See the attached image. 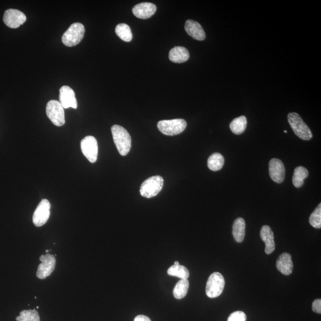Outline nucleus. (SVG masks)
<instances>
[{"mask_svg":"<svg viewBox=\"0 0 321 321\" xmlns=\"http://www.w3.org/2000/svg\"><path fill=\"white\" fill-rule=\"evenodd\" d=\"M111 132L118 152L122 156L127 155L131 151L132 146L130 134L124 127L118 125H113Z\"/></svg>","mask_w":321,"mask_h":321,"instance_id":"obj_1","label":"nucleus"},{"mask_svg":"<svg viewBox=\"0 0 321 321\" xmlns=\"http://www.w3.org/2000/svg\"><path fill=\"white\" fill-rule=\"evenodd\" d=\"M288 121L295 134L304 141H309L313 137L312 133L302 117L295 112L288 114Z\"/></svg>","mask_w":321,"mask_h":321,"instance_id":"obj_2","label":"nucleus"},{"mask_svg":"<svg viewBox=\"0 0 321 321\" xmlns=\"http://www.w3.org/2000/svg\"><path fill=\"white\" fill-rule=\"evenodd\" d=\"M85 33V27L82 23H73L62 36V43L69 47L76 46L82 41Z\"/></svg>","mask_w":321,"mask_h":321,"instance_id":"obj_3","label":"nucleus"},{"mask_svg":"<svg viewBox=\"0 0 321 321\" xmlns=\"http://www.w3.org/2000/svg\"><path fill=\"white\" fill-rule=\"evenodd\" d=\"M164 185V179L162 176H155L148 178L141 186L140 193L143 197L151 198L156 196Z\"/></svg>","mask_w":321,"mask_h":321,"instance_id":"obj_4","label":"nucleus"},{"mask_svg":"<svg viewBox=\"0 0 321 321\" xmlns=\"http://www.w3.org/2000/svg\"><path fill=\"white\" fill-rule=\"evenodd\" d=\"M186 126V121L181 118L159 121L157 124L158 130L167 136L179 135L185 130Z\"/></svg>","mask_w":321,"mask_h":321,"instance_id":"obj_5","label":"nucleus"},{"mask_svg":"<svg viewBox=\"0 0 321 321\" xmlns=\"http://www.w3.org/2000/svg\"><path fill=\"white\" fill-rule=\"evenodd\" d=\"M225 280L221 273L215 272L209 276L207 286H206V294L208 297L215 298L221 295L224 291Z\"/></svg>","mask_w":321,"mask_h":321,"instance_id":"obj_6","label":"nucleus"},{"mask_svg":"<svg viewBox=\"0 0 321 321\" xmlns=\"http://www.w3.org/2000/svg\"><path fill=\"white\" fill-rule=\"evenodd\" d=\"M46 113L49 119L56 126L60 127L65 124V110L59 101H49L47 104Z\"/></svg>","mask_w":321,"mask_h":321,"instance_id":"obj_7","label":"nucleus"},{"mask_svg":"<svg viewBox=\"0 0 321 321\" xmlns=\"http://www.w3.org/2000/svg\"><path fill=\"white\" fill-rule=\"evenodd\" d=\"M83 154L91 163H95L99 154V146L95 138L92 136H87L80 143Z\"/></svg>","mask_w":321,"mask_h":321,"instance_id":"obj_8","label":"nucleus"},{"mask_svg":"<svg viewBox=\"0 0 321 321\" xmlns=\"http://www.w3.org/2000/svg\"><path fill=\"white\" fill-rule=\"evenodd\" d=\"M41 263L38 266L37 277L41 280L46 278L52 274L55 268L56 260L52 254H43L40 258Z\"/></svg>","mask_w":321,"mask_h":321,"instance_id":"obj_9","label":"nucleus"},{"mask_svg":"<svg viewBox=\"0 0 321 321\" xmlns=\"http://www.w3.org/2000/svg\"><path fill=\"white\" fill-rule=\"evenodd\" d=\"M50 202L47 200H43L38 205L33 215V222L35 226L39 228L47 222L50 216Z\"/></svg>","mask_w":321,"mask_h":321,"instance_id":"obj_10","label":"nucleus"},{"mask_svg":"<svg viewBox=\"0 0 321 321\" xmlns=\"http://www.w3.org/2000/svg\"><path fill=\"white\" fill-rule=\"evenodd\" d=\"M3 21L7 26L16 29L26 22V16L18 10L9 9L5 13Z\"/></svg>","mask_w":321,"mask_h":321,"instance_id":"obj_11","label":"nucleus"},{"mask_svg":"<svg viewBox=\"0 0 321 321\" xmlns=\"http://www.w3.org/2000/svg\"><path fill=\"white\" fill-rule=\"evenodd\" d=\"M59 100L63 109H68L73 108L76 109L78 107V102L75 97V93L71 87L68 86H62L60 89Z\"/></svg>","mask_w":321,"mask_h":321,"instance_id":"obj_12","label":"nucleus"},{"mask_svg":"<svg viewBox=\"0 0 321 321\" xmlns=\"http://www.w3.org/2000/svg\"><path fill=\"white\" fill-rule=\"evenodd\" d=\"M269 173L271 179L275 183L283 182L285 174L283 163L277 158L272 159L269 164Z\"/></svg>","mask_w":321,"mask_h":321,"instance_id":"obj_13","label":"nucleus"},{"mask_svg":"<svg viewBox=\"0 0 321 321\" xmlns=\"http://www.w3.org/2000/svg\"><path fill=\"white\" fill-rule=\"evenodd\" d=\"M156 11V7L151 3H142L133 8L134 15L138 18L147 19L152 17Z\"/></svg>","mask_w":321,"mask_h":321,"instance_id":"obj_14","label":"nucleus"},{"mask_svg":"<svg viewBox=\"0 0 321 321\" xmlns=\"http://www.w3.org/2000/svg\"><path fill=\"white\" fill-rule=\"evenodd\" d=\"M260 236L265 244V253L267 254L273 253L275 249V243L274 233L270 227L264 226L261 230Z\"/></svg>","mask_w":321,"mask_h":321,"instance_id":"obj_15","label":"nucleus"},{"mask_svg":"<svg viewBox=\"0 0 321 321\" xmlns=\"http://www.w3.org/2000/svg\"><path fill=\"white\" fill-rule=\"evenodd\" d=\"M185 30L189 36L198 41H204L206 38L205 31L196 21L187 20L185 23Z\"/></svg>","mask_w":321,"mask_h":321,"instance_id":"obj_16","label":"nucleus"},{"mask_svg":"<svg viewBox=\"0 0 321 321\" xmlns=\"http://www.w3.org/2000/svg\"><path fill=\"white\" fill-rule=\"evenodd\" d=\"M277 270L282 274L289 275L292 273L293 264L291 254L283 253L278 258L276 263Z\"/></svg>","mask_w":321,"mask_h":321,"instance_id":"obj_17","label":"nucleus"},{"mask_svg":"<svg viewBox=\"0 0 321 321\" xmlns=\"http://www.w3.org/2000/svg\"><path fill=\"white\" fill-rule=\"evenodd\" d=\"M189 52L186 48L176 47L172 49L169 52V59L175 63H183L189 60Z\"/></svg>","mask_w":321,"mask_h":321,"instance_id":"obj_18","label":"nucleus"},{"mask_svg":"<svg viewBox=\"0 0 321 321\" xmlns=\"http://www.w3.org/2000/svg\"><path fill=\"white\" fill-rule=\"evenodd\" d=\"M246 233V222L242 218L236 219L233 226V235L237 242H242Z\"/></svg>","mask_w":321,"mask_h":321,"instance_id":"obj_19","label":"nucleus"},{"mask_svg":"<svg viewBox=\"0 0 321 321\" xmlns=\"http://www.w3.org/2000/svg\"><path fill=\"white\" fill-rule=\"evenodd\" d=\"M309 176L308 170L304 167H296L293 176V184L296 187L299 188L304 184V180Z\"/></svg>","mask_w":321,"mask_h":321,"instance_id":"obj_20","label":"nucleus"},{"mask_svg":"<svg viewBox=\"0 0 321 321\" xmlns=\"http://www.w3.org/2000/svg\"><path fill=\"white\" fill-rule=\"evenodd\" d=\"M224 165V158L221 153H213L208 160V167L209 170L217 172L220 170Z\"/></svg>","mask_w":321,"mask_h":321,"instance_id":"obj_21","label":"nucleus"},{"mask_svg":"<svg viewBox=\"0 0 321 321\" xmlns=\"http://www.w3.org/2000/svg\"><path fill=\"white\" fill-rule=\"evenodd\" d=\"M247 123L246 117L242 116L234 119L230 124V128L234 134L241 135L245 131Z\"/></svg>","mask_w":321,"mask_h":321,"instance_id":"obj_22","label":"nucleus"},{"mask_svg":"<svg viewBox=\"0 0 321 321\" xmlns=\"http://www.w3.org/2000/svg\"><path fill=\"white\" fill-rule=\"evenodd\" d=\"M189 288V282L187 279H181L174 288V297L177 299L184 298L186 296Z\"/></svg>","mask_w":321,"mask_h":321,"instance_id":"obj_23","label":"nucleus"},{"mask_svg":"<svg viewBox=\"0 0 321 321\" xmlns=\"http://www.w3.org/2000/svg\"><path fill=\"white\" fill-rule=\"evenodd\" d=\"M167 274L171 276L177 277L180 279H187L189 277L190 273L187 268L183 265H174L169 268Z\"/></svg>","mask_w":321,"mask_h":321,"instance_id":"obj_24","label":"nucleus"},{"mask_svg":"<svg viewBox=\"0 0 321 321\" xmlns=\"http://www.w3.org/2000/svg\"><path fill=\"white\" fill-rule=\"evenodd\" d=\"M116 33L121 40L125 42H131L132 40L133 35L131 27L126 24H118L116 27Z\"/></svg>","mask_w":321,"mask_h":321,"instance_id":"obj_25","label":"nucleus"},{"mask_svg":"<svg viewBox=\"0 0 321 321\" xmlns=\"http://www.w3.org/2000/svg\"><path fill=\"white\" fill-rule=\"evenodd\" d=\"M17 321H40V317L36 309L24 310L16 318Z\"/></svg>","mask_w":321,"mask_h":321,"instance_id":"obj_26","label":"nucleus"},{"mask_svg":"<svg viewBox=\"0 0 321 321\" xmlns=\"http://www.w3.org/2000/svg\"><path fill=\"white\" fill-rule=\"evenodd\" d=\"M309 223L313 228L315 229L321 228V204H319L309 217Z\"/></svg>","mask_w":321,"mask_h":321,"instance_id":"obj_27","label":"nucleus"},{"mask_svg":"<svg viewBox=\"0 0 321 321\" xmlns=\"http://www.w3.org/2000/svg\"><path fill=\"white\" fill-rule=\"evenodd\" d=\"M246 314L242 311L233 312L229 317L228 321H246Z\"/></svg>","mask_w":321,"mask_h":321,"instance_id":"obj_28","label":"nucleus"},{"mask_svg":"<svg viewBox=\"0 0 321 321\" xmlns=\"http://www.w3.org/2000/svg\"><path fill=\"white\" fill-rule=\"evenodd\" d=\"M312 310L314 312L320 314L321 313V300L316 299L312 303Z\"/></svg>","mask_w":321,"mask_h":321,"instance_id":"obj_29","label":"nucleus"},{"mask_svg":"<svg viewBox=\"0 0 321 321\" xmlns=\"http://www.w3.org/2000/svg\"><path fill=\"white\" fill-rule=\"evenodd\" d=\"M134 321H151L148 316L140 315L135 317Z\"/></svg>","mask_w":321,"mask_h":321,"instance_id":"obj_30","label":"nucleus"},{"mask_svg":"<svg viewBox=\"0 0 321 321\" xmlns=\"http://www.w3.org/2000/svg\"><path fill=\"white\" fill-rule=\"evenodd\" d=\"M174 265H179V262L178 261L174 262Z\"/></svg>","mask_w":321,"mask_h":321,"instance_id":"obj_31","label":"nucleus"},{"mask_svg":"<svg viewBox=\"0 0 321 321\" xmlns=\"http://www.w3.org/2000/svg\"><path fill=\"white\" fill-rule=\"evenodd\" d=\"M284 132L285 133V134H287V131H284Z\"/></svg>","mask_w":321,"mask_h":321,"instance_id":"obj_32","label":"nucleus"},{"mask_svg":"<svg viewBox=\"0 0 321 321\" xmlns=\"http://www.w3.org/2000/svg\"><path fill=\"white\" fill-rule=\"evenodd\" d=\"M48 252H49V250H46V252H47V253H48Z\"/></svg>","mask_w":321,"mask_h":321,"instance_id":"obj_33","label":"nucleus"}]
</instances>
